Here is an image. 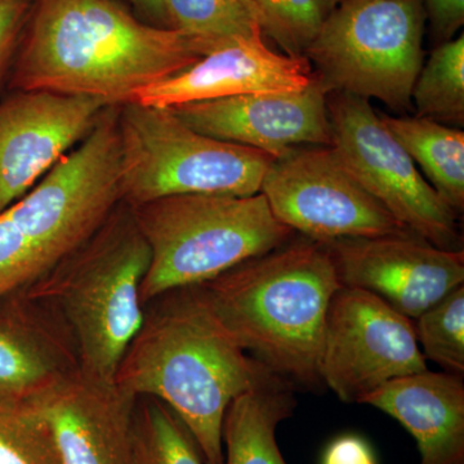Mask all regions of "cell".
<instances>
[{"mask_svg": "<svg viewBox=\"0 0 464 464\" xmlns=\"http://www.w3.org/2000/svg\"><path fill=\"white\" fill-rule=\"evenodd\" d=\"M424 0H342L307 48L328 92L411 108L423 65Z\"/></svg>", "mask_w": 464, "mask_h": 464, "instance_id": "obj_7", "label": "cell"}, {"mask_svg": "<svg viewBox=\"0 0 464 464\" xmlns=\"http://www.w3.org/2000/svg\"><path fill=\"white\" fill-rule=\"evenodd\" d=\"M415 334L424 359L447 373H464V284L417 317Z\"/></svg>", "mask_w": 464, "mask_h": 464, "instance_id": "obj_24", "label": "cell"}, {"mask_svg": "<svg viewBox=\"0 0 464 464\" xmlns=\"http://www.w3.org/2000/svg\"><path fill=\"white\" fill-rule=\"evenodd\" d=\"M34 0H0V79L14 63L32 14Z\"/></svg>", "mask_w": 464, "mask_h": 464, "instance_id": "obj_27", "label": "cell"}, {"mask_svg": "<svg viewBox=\"0 0 464 464\" xmlns=\"http://www.w3.org/2000/svg\"><path fill=\"white\" fill-rule=\"evenodd\" d=\"M150 248L121 201L79 248L24 292L57 314L85 373L114 381L145 317L140 292Z\"/></svg>", "mask_w": 464, "mask_h": 464, "instance_id": "obj_4", "label": "cell"}, {"mask_svg": "<svg viewBox=\"0 0 464 464\" xmlns=\"http://www.w3.org/2000/svg\"><path fill=\"white\" fill-rule=\"evenodd\" d=\"M424 8L440 43L450 41L463 26L464 0H424Z\"/></svg>", "mask_w": 464, "mask_h": 464, "instance_id": "obj_28", "label": "cell"}, {"mask_svg": "<svg viewBox=\"0 0 464 464\" xmlns=\"http://www.w3.org/2000/svg\"><path fill=\"white\" fill-rule=\"evenodd\" d=\"M342 0H249L262 35L285 54L304 57L311 43Z\"/></svg>", "mask_w": 464, "mask_h": 464, "instance_id": "obj_22", "label": "cell"}, {"mask_svg": "<svg viewBox=\"0 0 464 464\" xmlns=\"http://www.w3.org/2000/svg\"><path fill=\"white\" fill-rule=\"evenodd\" d=\"M332 145L362 188L400 224L438 248L463 250L458 215L424 179L368 100L326 94Z\"/></svg>", "mask_w": 464, "mask_h": 464, "instance_id": "obj_8", "label": "cell"}, {"mask_svg": "<svg viewBox=\"0 0 464 464\" xmlns=\"http://www.w3.org/2000/svg\"><path fill=\"white\" fill-rule=\"evenodd\" d=\"M400 145L420 164L440 198L459 216L464 209V133L418 116L378 114Z\"/></svg>", "mask_w": 464, "mask_h": 464, "instance_id": "obj_19", "label": "cell"}, {"mask_svg": "<svg viewBox=\"0 0 464 464\" xmlns=\"http://www.w3.org/2000/svg\"><path fill=\"white\" fill-rule=\"evenodd\" d=\"M322 244L342 285L366 290L411 320L464 284L463 250L438 248L415 235Z\"/></svg>", "mask_w": 464, "mask_h": 464, "instance_id": "obj_12", "label": "cell"}, {"mask_svg": "<svg viewBox=\"0 0 464 464\" xmlns=\"http://www.w3.org/2000/svg\"><path fill=\"white\" fill-rule=\"evenodd\" d=\"M282 381L226 331L197 286L150 301L114 377L134 398L168 406L197 442L206 464H224V420L235 399Z\"/></svg>", "mask_w": 464, "mask_h": 464, "instance_id": "obj_2", "label": "cell"}, {"mask_svg": "<svg viewBox=\"0 0 464 464\" xmlns=\"http://www.w3.org/2000/svg\"><path fill=\"white\" fill-rule=\"evenodd\" d=\"M137 398L114 381L79 369L50 393L24 404L54 464H133Z\"/></svg>", "mask_w": 464, "mask_h": 464, "instance_id": "obj_13", "label": "cell"}, {"mask_svg": "<svg viewBox=\"0 0 464 464\" xmlns=\"http://www.w3.org/2000/svg\"><path fill=\"white\" fill-rule=\"evenodd\" d=\"M168 27L217 42L262 35L249 0H166Z\"/></svg>", "mask_w": 464, "mask_h": 464, "instance_id": "obj_23", "label": "cell"}, {"mask_svg": "<svg viewBox=\"0 0 464 464\" xmlns=\"http://www.w3.org/2000/svg\"><path fill=\"white\" fill-rule=\"evenodd\" d=\"M130 2L151 25L168 27L166 0H130Z\"/></svg>", "mask_w": 464, "mask_h": 464, "instance_id": "obj_30", "label": "cell"}, {"mask_svg": "<svg viewBox=\"0 0 464 464\" xmlns=\"http://www.w3.org/2000/svg\"><path fill=\"white\" fill-rule=\"evenodd\" d=\"M411 101L418 118L464 124V36L440 43L422 66Z\"/></svg>", "mask_w": 464, "mask_h": 464, "instance_id": "obj_20", "label": "cell"}, {"mask_svg": "<svg viewBox=\"0 0 464 464\" xmlns=\"http://www.w3.org/2000/svg\"><path fill=\"white\" fill-rule=\"evenodd\" d=\"M259 192L283 225L317 243L415 235L362 188L331 146H298L275 158Z\"/></svg>", "mask_w": 464, "mask_h": 464, "instance_id": "obj_9", "label": "cell"}, {"mask_svg": "<svg viewBox=\"0 0 464 464\" xmlns=\"http://www.w3.org/2000/svg\"><path fill=\"white\" fill-rule=\"evenodd\" d=\"M133 464H206L197 442L163 402L137 398L133 415Z\"/></svg>", "mask_w": 464, "mask_h": 464, "instance_id": "obj_21", "label": "cell"}, {"mask_svg": "<svg viewBox=\"0 0 464 464\" xmlns=\"http://www.w3.org/2000/svg\"><path fill=\"white\" fill-rule=\"evenodd\" d=\"M295 406L293 387L283 381L262 384L235 399L222 430L224 464H288L276 431Z\"/></svg>", "mask_w": 464, "mask_h": 464, "instance_id": "obj_18", "label": "cell"}, {"mask_svg": "<svg viewBox=\"0 0 464 464\" xmlns=\"http://www.w3.org/2000/svg\"><path fill=\"white\" fill-rule=\"evenodd\" d=\"M121 194L127 206L186 194L252 197L274 157L197 132L172 110L118 106Z\"/></svg>", "mask_w": 464, "mask_h": 464, "instance_id": "obj_6", "label": "cell"}, {"mask_svg": "<svg viewBox=\"0 0 464 464\" xmlns=\"http://www.w3.org/2000/svg\"><path fill=\"white\" fill-rule=\"evenodd\" d=\"M414 324L366 290L342 285L326 314L320 380L347 404L387 382L427 371Z\"/></svg>", "mask_w": 464, "mask_h": 464, "instance_id": "obj_10", "label": "cell"}, {"mask_svg": "<svg viewBox=\"0 0 464 464\" xmlns=\"http://www.w3.org/2000/svg\"><path fill=\"white\" fill-rule=\"evenodd\" d=\"M128 207L150 248L140 292L143 307L170 290L201 285L267 255L295 234L261 192L173 195Z\"/></svg>", "mask_w": 464, "mask_h": 464, "instance_id": "obj_5", "label": "cell"}, {"mask_svg": "<svg viewBox=\"0 0 464 464\" xmlns=\"http://www.w3.org/2000/svg\"><path fill=\"white\" fill-rule=\"evenodd\" d=\"M224 43L151 25L119 0H34L9 88L121 106Z\"/></svg>", "mask_w": 464, "mask_h": 464, "instance_id": "obj_1", "label": "cell"}, {"mask_svg": "<svg viewBox=\"0 0 464 464\" xmlns=\"http://www.w3.org/2000/svg\"><path fill=\"white\" fill-rule=\"evenodd\" d=\"M342 284L325 246L306 239L249 259L198 285L235 342L289 386L320 380L326 314Z\"/></svg>", "mask_w": 464, "mask_h": 464, "instance_id": "obj_3", "label": "cell"}, {"mask_svg": "<svg viewBox=\"0 0 464 464\" xmlns=\"http://www.w3.org/2000/svg\"><path fill=\"white\" fill-rule=\"evenodd\" d=\"M108 108L50 91H12L0 100V212L83 142Z\"/></svg>", "mask_w": 464, "mask_h": 464, "instance_id": "obj_11", "label": "cell"}, {"mask_svg": "<svg viewBox=\"0 0 464 464\" xmlns=\"http://www.w3.org/2000/svg\"><path fill=\"white\" fill-rule=\"evenodd\" d=\"M47 274L38 253L7 210L0 212V304L23 295Z\"/></svg>", "mask_w": 464, "mask_h": 464, "instance_id": "obj_25", "label": "cell"}, {"mask_svg": "<svg viewBox=\"0 0 464 464\" xmlns=\"http://www.w3.org/2000/svg\"><path fill=\"white\" fill-rule=\"evenodd\" d=\"M306 57L271 51L262 35L237 36L179 74L143 88L130 102L170 109L250 93H292L313 83Z\"/></svg>", "mask_w": 464, "mask_h": 464, "instance_id": "obj_15", "label": "cell"}, {"mask_svg": "<svg viewBox=\"0 0 464 464\" xmlns=\"http://www.w3.org/2000/svg\"><path fill=\"white\" fill-rule=\"evenodd\" d=\"M322 464H378L373 449L357 435H342L324 451Z\"/></svg>", "mask_w": 464, "mask_h": 464, "instance_id": "obj_29", "label": "cell"}, {"mask_svg": "<svg viewBox=\"0 0 464 464\" xmlns=\"http://www.w3.org/2000/svg\"><path fill=\"white\" fill-rule=\"evenodd\" d=\"M413 436L420 464H464V384L429 369L384 383L362 400Z\"/></svg>", "mask_w": 464, "mask_h": 464, "instance_id": "obj_17", "label": "cell"}, {"mask_svg": "<svg viewBox=\"0 0 464 464\" xmlns=\"http://www.w3.org/2000/svg\"><path fill=\"white\" fill-rule=\"evenodd\" d=\"M79 369L72 335L47 304L24 293L0 304V402L29 404Z\"/></svg>", "mask_w": 464, "mask_h": 464, "instance_id": "obj_16", "label": "cell"}, {"mask_svg": "<svg viewBox=\"0 0 464 464\" xmlns=\"http://www.w3.org/2000/svg\"><path fill=\"white\" fill-rule=\"evenodd\" d=\"M328 93L315 76L292 93L240 94L170 110L197 132L279 158L298 146L332 145Z\"/></svg>", "mask_w": 464, "mask_h": 464, "instance_id": "obj_14", "label": "cell"}, {"mask_svg": "<svg viewBox=\"0 0 464 464\" xmlns=\"http://www.w3.org/2000/svg\"><path fill=\"white\" fill-rule=\"evenodd\" d=\"M0 464H54L38 424L24 404L0 402Z\"/></svg>", "mask_w": 464, "mask_h": 464, "instance_id": "obj_26", "label": "cell"}]
</instances>
